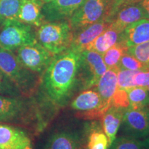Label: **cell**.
Here are the masks:
<instances>
[{
    "instance_id": "6da1fadb",
    "label": "cell",
    "mask_w": 149,
    "mask_h": 149,
    "mask_svg": "<svg viewBox=\"0 0 149 149\" xmlns=\"http://www.w3.org/2000/svg\"><path fill=\"white\" fill-rule=\"evenodd\" d=\"M81 53L68 48L54 56L43 76L44 90L50 101L58 107L69 103L74 93L81 90Z\"/></svg>"
},
{
    "instance_id": "7a4b0ae2",
    "label": "cell",
    "mask_w": 149,
    "mask_h": 149,
    "mask_svg": "<svg viewBox=\"0 0 149 149\" xmlns=\"http://www.w3.org/2000/svg\"><path fill=\"white\" fill-rule=\"evenodd\" d=\"M36 39L41 45L55 55L70 48L73 32L66 20L46 22L35 31Z\"/></svg>"
},
{
    "instance_id": "3957f363",
    "label": "cell",
    "mask_w": 149,
    "mask_h": 149,
    "mask_svg": "<svg viewBox=\"0 0 149 149\" xmlns=\"http://www.w3.org/2000/svg\"><path fill=\"white\" fill-rule=\"evenodd\" d=\"M0 71L17 87L20 93H29L35 86V79L31 71L22 66L13 51L1 46Z\"/></svg>"
},
{
    "instance_id": "277c9868",
    "label": "cell",
    "mask_w": 149,
    "mask_h": 149,
    "mask_svg": "<svg viewBox=\"0 0 149 149\" xmlns=\"http://www.w3.org/2000/svg\"><path fill=\"white\" fill-rule=\"evenodd\" d=\"M111 9L109 0H86L69 18L72 32L103 19L108 20Z\"/></svg>"
},
{
    "instance_id": "5b68a950",
    "label": "cell",
    "mask_w": 149,
    "mask_h": 149,
    "mask_svg": "<svg viewBox=\"0 0 149 149\" xmlns=\"http://www.w3.org/2000/svg\"><path fill=\"white\" fill-rule=\"evenodd\" d=\"M70 107L77 111L75 117L85 120H100L110 106L105 104L95 89L80 93L70 102Z\"/></svg>"
},
{
    "instance_id": "8992f818",
    "label": "cell",
    "mask_w": 149,
    "mask_h": 149,
    "mask_svg": "<svg viewBox=\"0 0 149 149\" xmlns=\"http://www.w3.org/2000/svg\"><path fill=\"white\" fill-rule=\"evenodd\" d=\"M36 41L35 31L32 26L18 20L5 24L0 30V46L9 51H13Z\"/></svg>"
},
{
    "instance_id": "52a82bcc",
    "label": "cell",
    "mask_w": 149,
    "mask_h": 149,
    "mask_svg": "<svg viewBox=\"0 0 149 149\" xmlns=\"http://www.w3.org/2000/svg\"><path fill=\"white\" fill-rule=\"evenodd\" d=\"M107 69L102 55L88 50L81 52L79 69L81 90L94 88Z\"/></svg>"
},
{
    "instance_id": "ba28073f",
    "label": "cell",
    "mask_w": 149,
    "mask_h": 149,
    "mask_svg": "<svg viewBox=\"0 0 149 149\" xmlns=\"http://www.w3.org/2000/svg\"><path fill=\"white\" fill-rule=\"evenodd\" d=\"M17 50V56L22 66L30 71L38 73L45 71L55 56L37 41Z\"/></svg>"
},
{
    "instance_id": "9c48e42d",
    "label": "cell",
    "mask_w": 149,
    "mask_h": 149,
    "mask_svg": "<svg viewBox=\"0 0 149 149\" xmlns=\"http://www.w3.org/2000/svg\"><path fill=\"white\" fill-rule=\"evenodd\" d=\"M121 125L125 135L137 139L146 138L149 135L147 107L138 109H126Z\"/></svg>"
},
{
    "instance_id": "30bf717a",
    "label": "cell",
    "mask_w": 149,
    "mask_h": 149,
    "mask_svg": "<svg viewBox=\"0 0 149 149\" xmlns=\"http://www.w3.org/2000/svg\"><path fill=\"white\" fill-rule=\"evenodd\" d=\"M86 135L75 129H64L54 133L43 149H86Z\"/></svg>"
},
{
    "instance_id": "8fae6325",
    "label": "cell",
    "mask_w": 149,
    "mask_h": 149,
    "mask_svg": "<svg viewBox=\"0 0 149 149\" xmlns=\"http://www.w3.org/2000/svg\"><path fill=\"white\" fill-rule=\"evenodd\" d=\"M86 0H52L42 6L46 22H58L69 19Z\"/></svg>"
},
{
    "instance_id": "7c38bea8",
    "label": "cell",
    "mask_w": 149,
    "mask_h": 149,
    "mask_svg": "<svg viewBox=\"0 0 149 149\" xmlns=\"http://www.w3.org/2000/svg\"><path fill=\"white\" fill-rule=\"evenodd\" d=\"M141 19H145V14L140 3H124L112 16L111 26L122 33L130 24Z\"/></svg>"
},
{
    "instance_id": "4fadbf2b",
    "label": "cell",
    "mask_w": 149,
    "mask_h": 149,
    "mask_svg": "<svg viewBox=\"0 0 149 149\" xmlns=\"http://www.w3.org/2000/svg\"><path fill=\"white\" fill-rule=\"evenodd\" d=\"M0 149H33L31 140L24 130L0 124Z\"/></svg>"
},
{
    "instance_id": "5bb4252c",
    "label": "cell",
    "mask_w": 149,
    "mask_h": 149,
    "mask_svg": "<svg viewBox=\"0 0 149 149\" xmlns=\"http://www.w3.org/2000/svg\"><path fill=\"white\" fill-rule=\"evenodd\" d=\"M111 24L107 19H103L88 26L74 31L69 48L81 53L86 49L87 46L104 30L107 29Z\"/></svg>"
},
{
    "instance_id": "9a60e30c",
    "label": "cell",
    "mask_w": 149,
    "mask_h": 149,
    "mask_svg": "<svg viewBox=\"0 0 149 149\" xmlns=\"http://www.w3.org/2000/svg\"><path fill=\"white\" fill-rule=\"evenodd\" d=\"M149 41V19H141L128 26L121 33L119 42L128 48Z\"/></svg>"
},
{
    "instance_id": "2e32d148",
    "label": "cell",
    "mask_w": 149,
    "mask_h": 149,
    "mask_svg": "<svg viewBox=\"0 0 149 149\" xmlns=\"http://www.w3.org/2000/svg\"><path fill=\"white\" fill-rule=\"evenodd\" d=\"M43 3L40 0H22L18 20L35 27H40L46 20L42 13Z\"/></svg>"
},
{
    "instance_id": "e0dca14e",
    "label": "cell",
    "mask_w": 149,
    "mask_h": 149,
    "mask_svg": "<svg viewBox=\"0 0 149 149\" xmlns=\"http://www.w3.org/2000/svg\"><path fill=\"white\" fill-rule=\"evenodd\" d=\"M26 104L18 97L0 95V122L16 120L26 111Z\"/></svg>"
},
{
    "instance_id": "ac0fdd59",
    "label": "cell",
    "mask_w": 149,
    "mask_h": 149,
    "mask_svg": "<svg viewBox=\"0 0 149 149\" xmlns=\"http://www.w3.org/2000/svg\"><path fill=\"white\" fill-rule=\"evenodd\" d=\"M126 109L111 107L102 115L100 120L102 121L101 124L104 133L109 139V146L116 138L117 133L122 122L123 116Z\"/></svg>"
},
{
    "instance_id": "d6986e66",
    "label": "cell",
    "mask_w": 149,
    "mask_h": 149,
    "mask_svg": "<svg viewBox=\"0 0 149 149\" xmlns=\"http://www.w3.org/2000/svg\"><path fill=\"white\" fill-rule=\"evenodd\" d=\"M120 68L114 67L107 69L99 79L95 87L105 104L111 107V99L117 88V73Z\"/></svg>"
},
{
    "instance_id": "ffe728a7",
    "label": "cell",
    "mask_w": 149,
    "mask_h": 149,
    "mask_svg": "<svg viewBox=\"0 0 149 149\" xmlns=\"http://www.w3.org/2000/svg\"><path fill=\"white\" fill-rule=\"evenodd\" d=\"M120 34V31L112 27L110 24L107 29L87 46L85 50L97 52L102 55L108 49L119 42Z\"/></svg>"
},
{
    "instance_id": "44dd1931",
    "label": "cell",
    "mask_w": 149,
    "mask_h": 149,
    "mask_svg": "<svg viewBox=\"0 0 149 149\" xmlns=\"http://www.w3.org/2000/svg\"><path fill=\"white\" fill-rule=\"evenodd\" d=\"M93 122L84 127L86 135V149H109V139L102 124Z\"/></svg>"
},
{
    "instance_id": "7402d4cb",
    "label": "cell",
    "mask_w": 149,
    "mask_h": 149,
    "mask_svg": "<svg viewBox=\"0 0 149 149\" xmlns=\"http://www.w3.org/2000/svg\"><path fill=\"white\" fill-rule=\"evenodd\" d=\"M22 1V0H0V26L17 21Z\"/></svg>"
},
{
    "instance_id": "603a6c76",
    "label": "cell",
    "mask_w": 149,
    "mask_h": 149,
    "mask_svg": "<svg viewBox=\"0 0 149 149\" xmlns=\"http://www.w3.org/2000/svg\"><path fill=\"white\" fill-rule=\"evenodd\" d=\"M132 109H144L149 107V92L143 87L135 86L127 91Z\"/></svg>"
},
{
    "instance_id": "cb8c5ba5",
    "label": "cell",
    "mask_w": 149,
    "mask_h": 149,
    "mask_svg": "<svg viewBox=\"0 0 149 149\" xmlns=\"http://www.w3.org/2000/svg\"><path fill=\"white\" fill-rule=\"evenodd\" d=\"M128 47L122 42H118L102 55L103 60L107 65L108 69L116 67L121 57L127 53Z\"/></svg>"
},
{
    "instance_id": "d4e9b609",
    "label": "cell",
    "mask_w": 149,
    "mask_h": 149,
    "mask_svg": "<svg viewBox=\"0 0 149 149\" xmlns=\"http://www.w3.org/2000/svg\"><path fill=\"white\" fill-rule=\"evenodd\" d=\"M109 149H146L143 141L129 136H121L115 138Z\"/></svg>"
},
{
    "instance_id": "484cf974",
    "label": "cell",
    "mask_w": 149,
    "mask_h": 149,
    "mask_svg": "<svg viewBox=\"0 0 149 149\" xmlns=\"http://www.w3.org/2000/svg\"><path fill=\"white\" fill-rule=\"evenodd\" d=\"M139 70L120 69L117 73V88L127 91L128 89L135 86L133 78Z\"/></svg>"
},
{
    "instance_id": "4316f807",
    "label": "cell",
    "mask_w": 149,
    "mask_h": 149,
    "mask_svg": "<svg viewBox=\"0 0 149 149\" xmlns=\"http://www.w3.org/2000/svg\"><path fill=\"white\" fill-rule=\"evenodd\" d=\"M127 53L133 56L140 62L146 65L149 61V41L148 42L130 46Z\"/></svg>"
},
{
    "instance_id": "83f0119b",
    "label": "cell",
    "mask_w": 149,
    "mask_h": 149,
    "mask_svg": "<svg viewBox=\"0 0 149 149\" xmlns=\"http://www.w3.org/2000/svg\"><path fill=\"white\" fill-rule=\"evenodd\" d=\"M117 67L120 69L130 70H146L145 65L135 58L133 56L126 53L121 57Z\"/></svg>"
},
{
    "instance_id": "f1b7e54d",
    "label": "cell",
    "mask_w": 149,
    "mask_h": 149,
    "mask_svg": "<svg viewBox=\"0 0 149 149\" xmlns=\"http://www.w3.org/2000/svg\"><path fill=\"white\" fill-rule=\"evenodd\" d=\"M20 91L17 87L0 71V95H6L11 97H18Z\"/></svg>"
},
{
    "instance_id": "f546056e",
    "label": "cell",
    "mask_w": 149,
    "mask_h": 149,
    "mask_svg": "<svg viewBox=\"0 0 149 149\" xmlns=\"http://www.w3.org/2000/svg\"><path fill=\"white\" fill-rule=\"evenodd\" d=\"M130 106L128 92L125 90L117 88L111 99V107L128 109Z\"/></svg>"
},
{
    "instance_id": "4dcf8cb0",
    "label": "cell",
    "mask_w": 149,
    "mask_h": 149,
    "mask_svg": "<svg viewBox=\"0 0 149 149\" xmlns=\"http://www.w3.org/2000/svg\"><path fill=\"white\" fill-rule=\"evenodd\" d=\"M135 86L143 87L149 92V70H139L133 78Z\"/></svg>"
},
{
    "instance_id": "1f68e13d",
    "label": "cell",
    "mask_w": 149,
    "mask_h": 149,
    "mask_svg": "<svg viewBox=\"0 0 149 149\" xmlns=\"http://www.w3.org/2000/svg\"><path fill=\"white\" fill-rule=\"evenodd\" d=\"M126 1V0H109L112 6L111 15H110L108 19V20H109L110 22H111V18L112 17V16H113V15L114 14L115 10H116L117 8H119L121 5H122L123 3L125 2Z\"/></svg>"
},
{
    "instance_id": "d6a6232c",
    "label": "cell",
    "mask_w": 149,
    "mask_h": 149,
    "mask_svg": "<svg viewBox=\"0 0 149 149\" xmlns=\"http://www.w3.org/2000/svg\"><path fill=\"white\" fill-rule=\"evenodd\" d=\"M143 9H144L145 19H149V0H143L142 1L139 2Z\"/></svg>"
},
{
    "instance_id": "836d02e7",
    "label": "cell",
    "mask_w": 149,
    "mask_h": 149,
    "mask_svg": "<svg viewBox=\"0 0 149 149\" xmlns=\"http://www.w3.org/2000/svg\"><path fill=\"white\" fill-rule=\"evenodd\" d=\"M142 1L143 0H126L124 3H136L141 2V1ZM124 3H123V4H124Z\"/></svg>"
},
{
    "instance_id": "e575fe53",
    "label": "cell",
    "mask_w": 149,
    "mask_h": 149,
    "mask_svg": "<svg viewBox=\"0 0 149 149\" xmlns=\"http://www.w3.org/2000/svg\"><path fill=\"white\" fill-rule=\"evenodd\" d=\"M143 143H144V144L145 147H146V148L149 149V138L146 139L144 141H143Z\"/></svg>"
},
{
    "instance_id": "d590c367",
    "label": "cell",
    "mask_w": 149,
    "mask_h": 149,
    "mask_svg": "<svg viewBox=\"0 0 149 149\" xmlns=\"http://www.w3.org/2000/svg\"><path fill=\"white\" fill-rule=\"evenodd\" d=\"M40 1H42L43 3H47V2H49V1H52V0H40Z\"/></svg>"
},
{
    "instance_id": "8d00e7d4",
    "label": "cell",
    "mask_w": 149,
    "mask_h": 149,
    "mask_svg": "<svg viewBox=\"0 0 149 149\" xmlns=\"http://www.w3.org/2000/svg\"><path fill=\"white\" fill-rule=\"evenodd\" d=\"M145 68H146V70H149V61L146 65H145Z\"/></svg>"
},
{
    "instance_id": "74e56055",
    "label": "cell",
    "mask_w": 149,
    "mask_h": 149,
    "mask_svg": "<svg viewBox=\"0 0 149 149\" xmlns=\"http://www.w3.org/2000/svg\"><path fill=\"white\" fill-rule=\"evenodd\" d=\"M147 113H148V122H149V107H147Z\"/></svg>"
}]
</instances>
